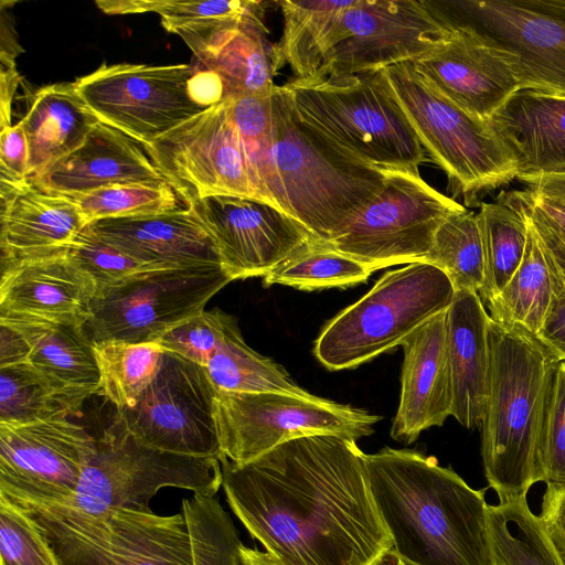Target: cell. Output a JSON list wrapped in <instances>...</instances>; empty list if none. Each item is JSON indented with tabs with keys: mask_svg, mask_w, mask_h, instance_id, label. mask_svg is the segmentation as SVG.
Masks as SVG:
<instances>
[{
	"mask_svg": "<svg viewBox=\"0 0 565 565\" xmlns=\"http://www.w3.org/2000/svg\"><path fill=\"white\" fill-rule=\"evenodd\" d=\"M449 32L420 0H352L332 29L323 63L313 76L379 72L413 63Z\"/></svg>",
	"mask_w": 565,
	"mask_h": 565,
	"instance_id": "obj_17",
	"label": "cell"
},
{
	"mask_svg": "<svg viewBox=\"0 0 565 565\" xmlns=\"http://www.w3.org/2000/svg\"><path fill=\"white\" fill-rule=\"evenodd\" d=\"M29 345L15 330L0 323V366L26 361Z\"/></svg>",
	"mask_w": 565,
	"mask_h": 565,
	"instance_id": "obj_52",
	"label": "cell"
},
{
	"mask_svg": "<svg viewBox=\"0 0 565 565\" xmlns=\"http://www.w3.org/2000/svg\"><path fill=\"white\" fill-rule=\"evenodd\" d=\"M164 350L158 342L130 343L106 341L94 343L99 371L97 395L116 409L135 406L154 380Z\"/></svg>",
	"mask_w": 565,
	"mask_h": 565,
	"instance_id": "obj_37",
	"label": "cell"
},
{
	"mask_svg": "<svg viewBox=\"0 0 565 565\" xmlns=\"http://www.w3.org/2000/svg\"><path fill=\"white\" fill-rule=\"evenodd\" d=\"M520 181L542 198L565 205V175H539Z\"/></svg>",
	"mask_w": 565,
	"mask_h": 565,
	"instance_id": "obj_53",
	"label": "cell"
},
{
	"mask_svg": "<svg viewBox=\"0 0 565 565\" xmlns=\"http://www.w3.org/2000/svg\"><path fill=\"white\" fill-rule=\"evenodd\" d=\"M481 234L484 281L479 296L486 302L499 295L522 263L529 228L523 215L498 196L477 213Z\"/></svg>",
	"mask_w": 565,
	"mask_h": 565,
	"instance_id": "obj_36",
	"label": "cell"
},
{
	"mask_svg": "<svg viewBox=\"0 0 565 565\" xmlns=\"http://www.w3.org/2000/svg\"><path fill=\"white\" fill-rule=\"evenodd\" d=\"M147 147L185 204L211 195L265 202L225 98Z\"/></svg>",
	"mask_w": 565,
	"mask_h": 565,
	"instance_id": "obj_16",
	"label": "cell"
},
{
	"mask_svg": "<svg viewBox=\"0 0 565 565\" xmlns=\"http://www.w3.org/2000/svg\"><path fill=\"white\" fill-rule=\"evenodd\" d=\"M108 14L154 12L162 26L190 45L223 29L264 21L266 3L249 0L180 1L129 0L96 1Z\"/></svg>",
	"mask_w": 565,
	"mask_h": 565,
	"instance_id": "obj_31",
	"label": "cell"
},
{
	"mask_svg": "<svg viewBox=\"0 0 565 565\" xmlns=\"http://www.w3.org/2000/svg\"><path fill=\"white\" fill-rule=\"evenodd\" d=\"M540 516L565 562V486H546Z\"/></svg>",
	"mask_w": 565,
	"mask_h": 565,
	"instance_id": "obj_51",
	"label": "cell"
},
{
	"mask_svg": "<svg viewBox=\"0 0 565 565\" xmlns=\"http://www.w3.org/2000/svg\"><path fill=\"white\" fill-rule=\"evenodd\" d=\"M87 227L148 269L221 265L214 239L190 205L162 214L98 220Z\"/></svg>",
	"mask_w": 565,
	"mask_h": 565,
	"instance_id": "obj_22",
	"label": "cell"
},
{
	"mask_svg": "<svg viewBox=\"0 0 565 565\" xmlns=\"http://www.w3.org/2000/svg\"><path fill=\"white\" fill-rule=\"evenodd\" d=\"M29 181L46 192L74 198L117 184L168 180L145 143L98 120L79 148Z\"/></svg>",
	"mask_w": 565,
	"mask_h": 565,
	"instance_id": "obj_21",
	"label": "cell"
},
{
	"mask_svg": "<svg viewBox=\"0 0 565 565\" xmlns=\"http://www.w3.org/2000/svg\"><path fill=\"white\" fill-rule=\"evenodd\" d=\"M214 239L232 280L265 277L317 241L297 220L266 202L234 195L186 201Z\"/></svg>",
	"mask_w": 565,
	"mask_h": 565,
	"instance_id": "obj_19",
	"label": "cell"
},
{
	"mask_svg": "<svg viewBox=\"0 0 565 565\" xmlns=\"http://www.w3.org/2000/svg\"><path fill=\"white\" fill-rule=\"evenodd\" d=\"M490 317V316H489ZM490 382L481 425L484 476L499 502L541 481L540 445L558 362L530 333L489 318Z\"/></svg>",
	"mask_w": 565,
	"mask_h": 565,
	"instance_id": "obj_4",
	"label": "cell"
},
{
	"mask_svg": "<svg viewBox=\"0 0 565 565\" xmlns=\"http://www.w3.org/2000/svg\"><path fill=\"white\" fill-rule=\"evenodd\" d=\"M28 361L0 366V424H30L75 415Z\"/></svg>",
	"mask_w": 565,
	"mask_h": 565,
	"instance_id": "obj_40",
	"label": "cell"
},
{
	"mask_svg": "<svg viewBox=\"0 0 565 565\" xmlns=\"http://www.w3.org/2000/svg\"><path fill=\"white\" fill-rule=\"evenodd\" d=\"M232 318L218 308L202 310L171 328L158 343L164 351L206 367Z\"/></svg>",
	"mask_w": 565,
	"mask_h": 565,
	"instance_id": "obj_47",
	"label": "cell"
},
{
	"mask_svg": "<svg viewBox=\"0 0 565 565\" xmlns=\"http://www.w3.org/2000/svg\"><path fill=\"white\" fill-rule=\"evenodd\" d=\"M29 345L26 361L77 414L99 387V371L84 324L52 321L32 316L0 312Z\"/></svg>",
	"mask_w": 565,
	"mask_h": 565,
	"instance_id": "obj_26",
	"label": "cell"
},
{
	"mask_svg": "<svg viewBox=\"0 0 565 565\" xmlns=\"http://www.w3.org/2000/svg\"><path fill=\"white\" fill-rule=\"evenodd\" d=\"M552 279L551 302L535 338L556 362H562L565 361V285L554 276Z\"/></svg>",
	"mask_w": 565,
	"mask_h": 565,
	"instance_id": "obj_50",
	"label": "cell"
},
{
	"mask_svg": "<svg viewBox=\"0 0 565 565\" xmlns=\"http://www.w3.org/2000/svg\"><path fill=\"white\" fill-rule=\"evenodd\" d=\"M527 224V223H526ZM529 235L521 265L502 291L487 301L490 318L535 337L548 309L553 279L536 236Z\"/></svg>",
	"mask_w": 565,
	"mask_h": 565,
	"instance_id": "obj_35",
	"label": "cell"
},
{
	"mask_svg": "<svg viewBox=\"0 0 565 565\" xmlns=\"http://www.w3.org/2000/svg\"><path fill=\"white\" fill-rule=\"evenodd\" d=\"M439 268L415 262L386 271L356 302L332 318L315 343V355L331 371L356 367L402 345L455 297Z\"/></svg>",
	"mask_w": 565,
	"mask_h": 565,
	"instance_id": "obj_6",
	"label": "cell"
},
{
	"mask_svg": "<svg viewBox=\"0 0 565 565\" xmlns=\"http://www.w3.org/2000/svg\"><path fill=\"white\" fill-rule=\"evenodd\" d=\"M231 281L221 265L145 270L97 295L85 328L93 343L158 342Z\"/></svg>",
	"mask_w": 565,
	"mask_h": 565,
	"instance_id": "obj_13",
	"label": "cell"
},
{
	"mask_svg": "<svg viewBox=\"0 0 565 565\" xmlns=\"http://www.w3.org/2000/svg\"><path fill=\"white\" fill-rule=\"evenodd\" d=\"M561 2L565 6V0H561Z\"/></svg>",
	"mask_w": 565,
	"mask_h": 565,
	"instance_id": "obj_56",
	"label": "cell"
},
{
	"mask_svg": "<svg viewBox=\"0 0 565 565\" xmlns=\"http://www.w3.org/2000/svg\"><path fill=\"white\" fill-rule=\"evenodd\" d=\"M365 466L396 554L415 565H490L484 489L414 449L384 447Z\"/></svg>",
	"mask_w": 565,
	"mask_h": 565,
	"instance_id": "obj_2",
	"label": "cell"
},
{
	"mask_svg": "<svg viewBox=\"0 0 565 565\" xmlns=\"http://www.w3.org/2000/svg\"><path fill=\"white\" fill-rule=\"evenodd\" d=\"M446 28L475 34L512 70L520 89L565 97L561 0H420Z\"/></svg>",
	"mask_w": 565,
	"mask_h": 565,
	"instance_id": "obj_9",
	"label": "cell"
},
{
	"mask_svg": "<svg viewBox=\"0 0 565 565\" xmlns=\"http://www.w3.org/2000/svg\"><path fill=\"white\" fill-rule=\"evenodd\" d=\"M206 371L217 392L311 394L301 388L281 365L249 348L234 317Z\"/></svg>",
	"mask_w": 565,
	"mask_h": 565,
	"instance_id": "obj_34",
	"label": "cell"
},
{
	"mask_svg": "<svg viewBox=\"0 0 565 565\" xmlns=\"http://www.w3.org/2000/svg\"><path fill=\"white\" fill-rule=\"evenodd\" d=\"M430 160L466 202L516 178L515 160L491 120L477 118L401 63L380 71Z\"/></svg>",
	"mask_w": 565,
	"mask_h": 565,
	"instance_id": "obj_8",
	"label": "cell"
},
{
	"mask_svg": "<svg viewBox=\"0 0 565 565\" xmlns=\"http://www.w3.org/2000/svg\"><path fill=\"white\" fill-rule=\"evenodd\" d=\"M381 170L385 175L382 191L324 243L373 271L423 262L439 225L465 207L430 186L419 171Z\"/></svg>",
	"mask_w": 565,
	"mask_h": 565,
	"instance_id": "obj_12",
	"label": "cell"
},
{
	"mask_svg": "<svg viewBox=\"0 0 565 565\" xmlns=\"http://www.w3.org/2000/svg\"><path fill=\"white\" fill-rule=\"evenodd\" d=\"M238 565H280L270 554L241 545Z\"/></svg>",
	"mask_w": 565,
	"mask_h": 565,
	"instance_id": "obj_54",
	"label": "cell"
},
{
	"mask_svg": "<svg viewBox=\"0 0 565 565\" xmlns=\"http://www.w3.org/2000/svg\"><path fill=\"white\" fill-rule=\"evenodd\" d=\"M423 262L444 271L455 291L479 294L484 281V258L477 214L463 207L446 217Z\"/></svg>",
	"mask_w": 565,
	"mask_h": 565,
	"instance_id": "obj_38",
	"label": "cell"
},
{
	"mask_svg": "<svg viewBox=\"0 0 565 565\" xmlns=\"http://www.w3.org/2000/svg\"><path fill=\"white\" fill-rule=\"evenodd\" d=\"M96 452V439L64 419L0 424V497L12 502L68 499Z\"/></svg>",
	"mask_w": 565,
	"mask_h": 565,
	"instance_id": "obj_18",
	"label": "cell"
},
{
	"mask_svg": "<svg viewBox=\"0 0 565 565\" xmlns=\"http://www.w3.org/2000/svg\"><path fill=\"white\" fill-rule=\"evenodd\" d=\"M491 122L515 160L516 179L565 175V97L519 89Z\"/></svg>",
	"mask_w": 565,
	"mask_h": 565,
	"instance_id": "obj_28",
	"label": "cell"
},
{
	"mask_svg": "<svg viewBox=\"0 0 565 565\" xmlns=\"http://www.w3.org/2000/svg\"><path fill=\"white\" fill-rule=\"evenodd\" d=\"M29 181V145L20 122L0 131L1 188H14Z\"/></svg>",
	"mask_w": 565,
	"mask_h": 565,
	"instance_id": "obj_49",
	"label": "cell"
},
{
	"mask_svg": "<svg viewBox=\"0 0 565 565\" xmlns=\"http://www.w3.org/2000/svg\"><path fill=\"white\" fill-rule=\"evenodd\" d=\"M196 73L186 64H103L74 83L100 121L148 146L210 107L195 96Z\"/></svg>",
	"mask_w": 565,
	"mask_h": 565,
	"instance_id": "obj_14",
	"label": "cell"
},
{
	"mask_svg": "<svg viewBox=\"0 0 565 565\" xmlns=\"http://www.w3.org/2000/svg\"><path fill=\"white\" fill-rule=\"evenodd\" d=\"M0 565H62L32 519L0 497Z\"/></svg>",
	"mask_w": 565,
	"mask_h": 565,
	"instance_id": "obj_45",
	"label": "cell"
},
{
	"mask_svg": "<svg viewBox=\"0 0 565 565\" xmlns=\"http://www.w3.org/2000/svg\"><path fill=\"white\" fill-rule=\"evenodd\" d=\"M449 30L412 65L439 94L470 115L490 121L520 89L519 83L494 49L468 31Z\"/></svg>",
	"mask_w": 565,
	"mask_h": 565,
	"instance_id": "obj_20",
	"label": "cell"
},
{
	"mask_svg": "<svg viewBox=\"0 0 565 565\" xmlns=\"http://www.w3.org/2000/svg\"><path fill=\"white\" fill-rule=\"evenodd\" d=\"M372 273L363 263L315 241L266 275L263 284L307 291L348 288L366 281Z\"/></svg>",
	"mask_w": 565,
	"mask_h": 565,
	"instance_id": "obj_39",
	"label": "cell"
},
{
	"mask_svg": "<svg viewBox=\"0 0 565 565\" xmlns=\"http://www.w3.org/2000/svg\"><path fill=\"white\" fill-rule=\"evenodd\" d=\"M446 311L402 344L399 403L391 427V437L396 441L412 444L424 430L443 426L451 416Z\"/></svg>",
	"mask_w": 565,
	"mask_h": 565,
	"instance_id": "obj_23",
	"label": "cell"
},
{
	"mask_svg": "<svg viewBox=\"0 0 565 565\" xmlns=\"http://www.w3.org/2000/svg\"><path fill=\"white\" fill-rule=\"evenodd\" d=\"M67 253L93 279L97 295L122 284L138 273L150 270L98 237L87 226L75 238Z\"/></svg>",
	"mask_w": 565,
	"mask_h": 565,
	"instance_id": "obj_46",
	"label": "cell"
},
{
	"mask_svg": "<svg viewBox=\"0 0 565 565\" xmlns=\"http://www.w3.org/2000/svg\"><path fill=\"white\" fill-rule=\"evenodd\" d=\"M221 465L231 510L280 565H374L393 547L353 438L306 436Z\"/></svg>",
	"mask_w": 565,
	"mask_h": 565,
	"instance_id": "obj_1",
	"label": "cell"
},
{
	"mask_svg": "<svg viewBox=\"0 0 565 565\" xmlns=\"http://www.w3.org/2000/svg\"><path fill=\"white\" fill-rule=\"evenodd\" d=\"M271 92L226 97L225 99L234 125L243 140L257 186L265 202L274 205L265 190L273 141Z\"/></svg>",
	"mask_w": 565,
	"mask_h": 565,
	"instance_id": "obj_43",
	"label": "cell"
},
{
	"mask_svg": "<svg viewBox=\"0 0 565 565\" xmlns=\"http://www.w3.org/2000/svg\"><path fill=\"white\" fill-rule=\"evenodd\" d=\"M67 249L1 269L0 312L86 326L97 289Z\"/></svg>",
	"mask_w": 565,
	"mask_h": 565,
	"instance_id": "obj_25",
	"label": "cell"
},
{
	"mask_svg": "<svg viewBox=\"0 0 565 565\" xmlns=\"http://www.w3.org/2000/svg\"><path fill=\"white\" fill-rule=\"evenodd\" d=\"M374 565H415L398 554H396L393 550L385 553Z\"/></svg>",
	"mask_w": 565,
	"mask_h": 565,
	"instance_id": "obj_55",
	"label": "cell"
},
{
	"mask_svg": "<svg viewBox=\"0 0 565 565\" xmlns=\"http://www.w3.org/2000/svg\"><path fill=\"white\" fill-rule=\"evenodd\" d=\"M489 313L473 290L455 292L446 311L451 416L466 428L481 427L489 396Z\"/></svg>",
	"mask_w": 565,
	"mask_h": 565,
	"instance_id": "obj_27",
	"label": "cell"
},
{
	"mask_svg": "<svg viewBox=\"0 0 565 565\" xmlns=\"http://www.w3.org/2000/svg\"><path fill=\"white\" fill-rule=\"evenodd\" d=\"M267 34L264 21L249 22L214 32L189 47L199 67L221 81L224 98L265 94L273 90L281 67L277 46Z\"/></svg>",
	"mask_w": 565,
	"mask_h": 565,
	"instance_id": "obj_29",
	"label": "cell"
},
{
	"mask_svg": "<svg viewBox=\"0 0 565 565\" xmlns=\"http://www.w3.org/2000/svg\"><path fill=\"white\" fill-rule=\"evenodd\" d=\"M98 120L75 83L38 89L19 121L29 145V179L79 148Z\"/></svg>",
	"mask_w": 565,
	"mask_h": 565,
	"instance_id": "obj_30",
	"label": "cell"
},
{
	"mask_svg": "<svg viewBox=\"0 0 565 565\" xmlns=\"http://www.w3.org/2000/svg\"><path fill=\"white\" fill-rule=\"evenodd\" d=\"M1 269L66 250L87 226L68 196L26 181L1 188Z\"/></svg>",
	"mask_w": 565,
	"mask_h": 565,
	"instance_id": "obj_24",
	"label": "cell"
},
{
	"mask_svg": "<svg viewBox=\"0 0 565 565\" xmlns=\"http://www.w3.org/2000/svg\"><path fill=\"white\" fill-rule=\"evenodd\" d=\"M166 487L215 495L222 487L221 460L152 448L114 422L96 439V452L73 495L57 503L10 502L75 515H98L111 509L150 512V499Z\"/></svg>",
	"mask_w": 565,
	"mask_h": 565,
	"instance_id": "obj_7",
	"label": "cell"
},
{
	"mask_svg": "<svg viewBox=\"0 0 565 565\" xmlns=\"http://www.w3.org/2000/svg\"><path fill=\"white\" fill-rule=\"evenodd\" d=\"M271 138L266 194L320 243L338 235L384 186L381 169L303 122L277 85L271 92Z\"/></svg>",
	"mask_w": 565,
	"mask_h": 565,
	"instance_id": "obj_3",
	"label": "cell"
},
{
	"mask_svg": "<svg viewBox=\"0 0 565 565\" xmlns=\"http://www.w3.org/2000/svg\"><path fill=\"white\" fill-rule=\"evenodd\" d=\"M215 419L223 458L244 463L300 437L358 440L372 435L381 417L313 394L217 392Z\"/></svg>",
	"mask_w": 565,
	"mask_h": 565,
	"instance_id": "obj_11",
	"label": "cell"
},
{
	"mask_svg": "<svg viewBox=\"0 0 565 565\" xmlns=\"http://www.w3.org/2000/svg\"><path fill=\"white\" fill-rule=\"evenodd\" d=\"M352 0L279 1L284 19L277 46L281 66L288 64L295 78L312 77L321 67L329 35Z\"/></svg>",
	"mask_w": 565,
	"mask_h": 565,
	"instance_id": "obj_33",
	"label": "cell"
},
{
	"mask_svg": "<svg viewBox=\"0 0 565 565\" xmlns=\"http://www.w3.org/2000/svg\"><path fill=\"white\" fill-rule=\"evenodd\" d=\"M541 481L565 486V361L555 366L540 445Z\"/></svg>",
	"mask_w": 565,
	"mask_h": 565,
	"instance_id": "obj_48",
	"label": "cell"
},
{
	"mask_svg": "<svg viewBox=\"0 0 565 565\" xmlns=\"http://www.w3.org/2000/svg\"><path fill=\"white\" fill-rule=\"evenodd\" d=\"M194 565H238L242 542L228 513L215 495L194 493L183 499Z\"/></svg>",
	"mask_w": 565,
	"mask_h": 565,
	"instance_id": "obj_42",
	"label": "cell"
},
{
	"mask_svg": "<svg viewBox=\"0 0 565 565\" xmlns=\"http://www.w3.org/2000/svg\"><path fill=\"white\" fill-rule=\"evenodd\" d=\"M534 232L552 276L565 285V205L526 189L501 193Z\"/></svg>",
	"mask_w": 565,
	"mask_h": 565,
	"instance_id": "obj_44",
	"label": "cell"
},
{
	"mask_svg": "<svg viewBox=\"0 0 565 565\" xmlns=\"http://www.w3.org/2000/svg\"><path fill=\"white\" fill-rule=\"evenodd\" d=\"M18 508L40 529L62 565H194L182 512L111 509L75 515Z\"/></svg>",
	"mask_w": 565,
	"mask_h": 565,
	"instance_id": "obj_10",
	"label": "cell"
},
{
	"mask_svg": "<svg viewBox=\"0 0 565 565\" xmlns=\"http://www.w3.org/2000/svg\"><path fill=\"white\" fill-rule=\"evenodd\" d=\"M71 199L87 224L104 218L169 213L188 206L168 181L117 184Z\"/></svg>",
	"mask_w": 565,
	"mask_h": 565,
	"instance_id": "obj_41",
	"label": "cell"
},
{
	"mask_svg": "<svg viewBox=\"0 0 565 565\" xmlns=\"http://www.w3.org/2000/svg\"><path fill=\"white\" fill-rule=\"evenodd\" d=\"M281 88L303 122L370 166L418 171L427 160L380 71L294 78Z\"/></svg>",
	"mask_w": 565,
	"mask_h": 565,
	"instance_id": "obj_5",
	"label": "cell"
},
{
	"mask_svg": "<svg viewBox=\"0 0 565 565\" xmlns=\"http://www.w3.org/2000/svg\"><path fill=\"white\" fill-rule=\"evenodd\" d=\"M216 394L206 367L164 351L152 383L135 406L116 409L115 422L152 448L221 460Z\"/></svg>",
	"mask_w": 565,
	"mask_h": 565,
	"instance_id": "obj_15",
	"label": "cell"
},
{
	"mask_svg": "<svg viewBox=\"0 0 565 565\" xmlns=\"http://www.w3.org/2000/svg\"><path fill=\"white\" fill-rule=\"evenodd\" d=\"M487 540L490 565H565L526 497L488 505Z\"/></svg>",
	"mask_w": 565,
	"mask_h": 565,
	"instance_id": "obj_32",
	"label": "cell"
}]
</instances>
